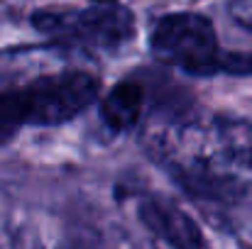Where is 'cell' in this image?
I'll return each instance as SVG.
<instances>
[{
	"mask_svg": "<svg viewBox=\"0 0 252 249\" xmlns=\"http://www.w3.org/2000/svg\"><path fill=\"white\" fill-rule=\"evenodd\" d=\"M150 49L162 64L191 76H216L223 56L213 22L198 12L164 15L152 29Z\"/></svg>",
	"mask_w": 252,
	"mask_h": 249,
	"instance_id": "cell-3",
	"label": "cell"
},
{
	"mask_svg": "<svg viewBox=\"0 0 252 249\" xmlns=\"http://www.w3.org/2000/svg\"><path fill=\"white\" fill-rule=\"evenodd\" d=\"M218 74H233V76H248L252 74V52H223Z\"/></svg>",
	"mask_w": 252,
	"mask_h": 249,
	"instance_id": "cell-8",
	"label": "cell"
},
{
	"mask_svg": "<svg viewBox=\"0 0 252 249\" xmlns=\"http://www.w3.org/2000/svg\"><path fill=\"white\" fill-rule=\"evenodd\" d=\"M32 108L34 127H52L74 120L98 98L100 81L81 69H64L22 83Z\"/></svg>",
	"mask_w": 252,
	"mask_h": 249,
	"instance_id": "cell-4",
	"label": "cell"
},
{
	"mask_svg": "<svg viewBox=\"0 0 252 249\" xmlns=\"http://www.w3.org/2000/svg\"><path fill=\"white\" fill-rule=\"evenodd\" d=\"M88 2H95V5H110V2H118V0H88Z\"/></svg>",
	"mask_w": 252,
	"mask_h": 249,
	"instance_id": "cell-10",
	"label": "cell"
},
{
	"mask_svg": "<svg viewBox=\"0 0 252 249\" xmlns=\"http://www.w3.org/2000/svg\"><path fill=\"white\" fill-rule=\"evenodd\" d=\"M230 15L238 25L252 29V0H230Z\"/></svg>",
	"mask_w": 252,
	"mask_h": 249,
	"instance_id": "cell-9",
	"label": "cell"
},
{
	"mask_svg": "<svg viewBox=\"0 0 252 249\" xmlns=\"http://www.w3.org/2000/svg\"><path fill=\"white\" fill-rule=\"evenodd\" d=\"M145 108V88L137 81H120L115 83L103 98H100V117L103 122L115 130L125 132L137 125Z\"/></svg>",
	"mask_w": 252,
	"mask_h": 249,
	"instance_id": "cell-6",
	"label": "cell"
},
{
	"mask_svg": "<svg viewBox=\"0 0 252 249\" xmlns=\"http://www.w3.org/2000/svg\"><path fill=\"white\" fill-rule=\"evenodd\" d=\"M32 125V108L25 85L0 88V144L10 142L22 127Z\"/></svg>",
	"mask_w": 252,
	"mask_h": 249,
	"instance_id": "cell-7",
	"label": "cell"
},
{
	"mask_svg": "<svg viewBox=\"0 0 252 249\" xmlns=\"http://www.w3.org/2000/svg\"><path fill=\"white\" fill-rule=\"evenodd\" d=\"M152 152L189 193L252 210V122L228 115L171 122L152 135Z\"/></svg>",
	"mask_w": 252,
	"mask_h": 249,
	"instance_id": "cell-1",
	"label": "cell"
},
{
	"mask_svg": "<svg viewBox=\"0 0 252 249\" xmlns=\"http://www.w3.org/2000/svg\"><path fill=\"white\" fill-rule=\"evenodd\" d=\"M32 27L62 47L113 52L135 37V15L118 5L42 7L32 12Z\"/></svg>",
	"mask_w": 252,
	"mask_h": 249,
	"instance_id": "cell-2",
	"label": "cell"
},
{
	"mask_svg": "<svg viewBox=\"0 0 252 249\" xmlns=\"http://www.w3.org/2000/svg\"><path fill=\"white\" fill-rule=\"evenodd\" d=\"M137 220L169 249H208L196 220L179 205L162 198H140Z\"/></svg>",
	"mask_w": 252,
	"mask_h": 249,
	"instance_id": "cell-5",
	"label": "cell"
}]
</instances>
